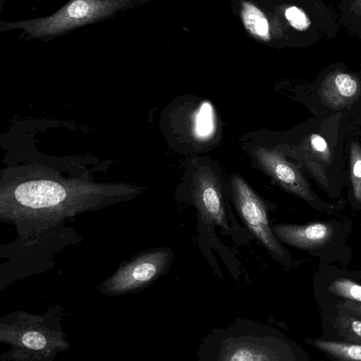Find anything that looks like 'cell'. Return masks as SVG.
I'll return each mask as SVG.
<instances>
[{
    "instance_id": "6da1fadb",
    "label": "cell",
    "mask_w": 361,
    "mask_h": 361,
    "mask_svg": "<svg viewBox=\"0 0 361 361\" xmlns=\"http://www.w3.org/2000/svg\"><path fill=\"white\" fill-rule=\"evenodd\" d=\"M133 0H70L54 13L15 22H1V30L20 29L28 37L45 39L93 23L133 6Z\"/></svg>"
},
{
    "instance_id": "7a4b0ae2",
    "label": "cell",
    "mask_w": 361,
    "mask_h": 361,
    "mask_svg": "<svg viewBox=\"0 0 361 361\" xmlns=\"http://www.w3.org/2000/svg\"><path fill=\"white\" fill-rule=\"evenodd\" d=\"M231 188L236 209L246 226L274 258L286 262V250L270 227L267 208L262 199L239 176L232 178Z\"/></svg>"
},
{
    "instance_id": "3957f363",
    "label": "cell",
    "mask_w": 361,
    "mask_h": 361,
    "mask_svg": "<svg viewBox=\"0 0 361 361\" xmlns=\"http://www.w3.org/2000/svg\"><path fill=\"white\" fill-rule=\"evenodd\" d=\"M192 186L195 204L205 222L228 230L221 188L214 173L209 169H200Z\"/></svg>"
},
{
    "instance_id": "277c9868",
    "label": "cell",
    "mask_w": 361,
    "mask_h": 361,
    "mask_svg": "<svg viewBox=\"0 0 361 361\" xmlns=\"http://www.w3.org/2000/svg\"><path fill=\"white\" fill-rule=\"evenodd\" d=\"M254 154L259 166L275 182L296 194L305 195L300 174L278 149L260 147Z\"/></svg>"
},
{
    "instance_id": "5b68a950",
    "label": "cell",
    "mask_w": 361,
    "mask_h": 361,
    "mask_svg": "<svg viewBox=\"0 0 361 361\" xmlns=\"http://www.w3.org/2000/svg\"><path fill=\"white\" fill-rule=\"evenodd\" d=\"M274 234L286 243L303 250L315 249L326 245L333 237L334 228L324 223L307 225L279 224Z\"/></svg>"
},
{
    "instance_id": "8992f818",
    "label": "cell",
    "mask_w": 361,
    "mask_h": 361,
    "mask_svg": "<svg viewBox=\"0 0 361 361\" xmlns=\"http://www.w3.org/2000/svg\"><path fill=\"white\" fill-rule=\"evenodd\" d=\"M66 195V191L61 185L42 180L23 183L15 191L19 203L35 209L54 206L63 201Z\"/></svg>"
},
{
    "instance_id": "52a82bcc",
    "label": "cell",
    "mask_w": 361,
    "mask_h": 361,
    "mask_svg": "<svg viewBox=\"0 0 361 361\" xmlns=\"http://www.w3.org/2000/svg\"><path fill=\"white\" fill-rule=\"evenodd\" d=\"M279 353L269 345L249 340H237L225 348L219 360L240 361L278 360Z\"/></svg>"
},
{
    "instance_id": "ba28073f",
    "label": "cell",
    "mask_w": 361,
    "mask_h": 361,
    "mask_svg": "<svg viewBox=\"0 0 361 361\" xmlns=\"http://www.w3.org/2000/svg\"><path fill=\"white\" fill-rule=\"evenodd\" d=\"M313 345L338 360L361 361V344L313 340Z\"/></svg>"
},
{
    "instance_id": "9c48e42d",
    "label": "cell",
    "mask_w": 361,
    "mask_h": 361,
    "mask_svg": "<svg viewBox=\"0 0 361 361\" xmlns=\"http://www.w3.org/2000/svg\"><path fill=\"white\" fill-rule=\"evenodd\" d=\"M242 16L245 27L254 35L264 39L269 38L268 21L264 13L248 3H244Z\"/></svg>"
},
{
    "instance_id": "30bf717a",
    "label": "cell",
    "mask_w": 361,
    "mask_h": 361,
    "mask_svg": "<svg viewBox=\"0 0 361 361\" xmlns=\"http://www.w3.org/2000/svg\"><path fill=\"white\" fill-rule=\"evenodd\" d=\"M335 326L338 334L348 341L361 344V321L348 314H338Z\"/></svg>"
},
{
    "instance_id": "8fae6325",
    "label": "cell",
    "mask_w": 361,
    "mask_h": 361,
    "mask_svg": "<svg viewBox=\"0 0 361 361\" xmlns=\"http://www.w3.org/2000/svg\"><path fill=\"white\" fill-rule=\"evenodd\" d=\"M334 295L361 302V286L348 279H337L329 287Z\"/></svg>"
},
{
    "instance_id": "7c38bea8",
    "label": "cell",
    "mask_w": 361,
    "mask_h": 361,
    "mask_svg": "<svg viewBox=\"0 0 361 361\" xmlns=\"http://www.w3.org/2000/svg\"><path fill=\"white\" fill-rule=\"evenodd\" d=\"M168 257L157 263L146 262L137 265L133 271V278L138 281H148L152 279L159 270L161 265H164Z\"/></svg>"
},
{
    "instance_id": "4fadbf2b",
    "label": "cell",
    "mask_w": 361,
    "mask_h": 361,
    "mask_svg": "<svg viewBox=\"0 0 361 361\" xmlns=\"http://www.w3.org/2000/svg\"><path fill=\"white\" fill-rule=\"evenodd\" d=\"M335 84L340 94L343 97H352L357 92V82L348 74H338L335 78Z\"/></svg>"
},
{
    "instance_id": "5bb4252c",
    "label": "cell",
    "mask_w": 361,
    "mask_h": 361,
    "mask_svg": "<svg viewBox=\"0 0 361 361\" xmlns=\"http://www.w3.org/2000/svg\"><path fill=\"white\" fill-rule=\"evenodd\" d=\"M286 19L297 30H304L310 25V21L305 14L295 6H291L285 12Z\"/></svg>"
},
{
    "instance_id": "9a60e30c",
    "label": "cell",
    "mask_w": 361,
    "mask_h": 361,
    "mask_svg": "<svg viewBox=\"0 0 361 361\" xmlns=\"http://www.w3.org/2000/svg\"><path fill=\"white\" fill-rule=\"evenodd\" d=\"M23 344L33 350H40L46 345L45 338L42 334L37 331H30L23 336Z\"/></svg>"
},
{
    "instance_id": "2e32d148",
    "label": "cell",
    "mask_w": 361,
    "mask_h": 361,
    "mask_svg": "<svg viewBox=\"0 0 361 361\" xmlns=\"http://www.w3.org/2000/svg\"><path fill=\"white\" fill-rule=\"evenodd\" d=\"M311 145L314 150L319 152H325L327 148V145L324 139L317 134H314L311 136Z\"/></svg>"
},
{
    "instance_id": "e0dca14e",
    "label": "cell",
    "mask_w": 361,
    "mask_h": 361,
    "mask_svg": "<svg viewBox=\"0 0 361 361\" xmlns=\"http://www.w3.org/2000/svg\"><path fill=\"white\" fill-rule=\"evenodd\" d=\"M343 306L356 316L361 317V302L347 301L343 303Z\"/></svg>"
},
{
    "instance_id": "ac0fdd59",
    "label": "cell",
    "mask_w": 361,
    "mask_h": 361,
    "mask_svg": "<svg viewBox=\"0 0 361 361\" xmlns=\"http://www.w3.org/2000/svg\"><path fill=\"white\" fill-rule=\"evenodd\" d=\"M353 173L356 182L361 180V158L355 160L353 167Z\"/></svg>"
}]
</instances>
